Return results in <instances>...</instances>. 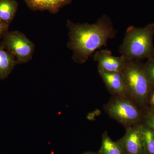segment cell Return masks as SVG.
<instances>
[{"instance_id":"cell-12","label":"cell","mask_w":154,"mask_h":154,"mask_svg":"<svg viewBox=\"0 0 154 154\" xmlns=\"http://www.w3.org/2000/svg\"><path fill=\"white\" fill-rule=\"evenodd\" d=\"M99 152L100 154H125L118 141L112 140L107 131L102 134V144Z\"/></svg>"},{"instance_id":"cell-4","label":"cell","mask_w":154,"mask_h":154,"mask_svg":"<svg viewBox=\"0 0 154 154\" xmlns=\"http://www.w3.org/2000/svg\"><path fill=\"white\" fill-rule=\"evenodd\" d=\"M139 107L129 96H113L104 109L110 118L127 128L140 123L142 116Z\"/></svg>"},{"instance_id":"cell-16","label":"cell","mask_w":154,"mask_h":154,"mask_svg":"<svg viewBox=\"0 0 154 154\" xmlns=\"http://www.w3.org/2000/svg\"><path fill=\"white\" fill-rule=\"evenodd\" d=\"M9 26V25L0 20V38L3 37L4 35L8 31Z\"/></svg>"},{"instance_id":"cell-18","label":"cell","mask_w":154,"mask_h":154,"mask_svg":"<svg viewBox=\"0 0 154 154\" xmlns=\"http://www.w3.org/2000/svg\"><path fill=\"white\" fill-rule=\"evenodd\" d=\"M83 154H100L99 152L95 153L92 152H87Z\"/></svg>"},{"instance_id":"cell-6","label":"cell","mask_w":154,"mask_h":154,"mask_svg":"<svg viewBox=\"0 0 154 154\" xmlns=\"http://www.w3.org/2000/svg\"><path fill=\"white\" fill-rule=\"evenodd\" d=\"M118 141L125 154H146L140 123L127 128L123 137Z\"/></svg>"},{"instance_id":"cell-13","label":"cell","mask_w":154,"mask_h":154,"mask_svg":"<svg viewBox=\"0 0 154 154\" xmlns=\"http://www.w3.org/2000/svg\"><path fill=\"white\" fill-rule=\"evenodd\" d=\"M142 134L146 154H154V131L145 123L142 124Z\"/></svg>"},{"instance_id":"cell-10","label":"cell","mask_w":154,"mask_h":154,"mask_svg":"<svg viewBox=\"0 0 154 154\" xmlns=\"http://www.w3.org/2000/svg\"><path fill=\"white\" fill-rule=\"evenodd\" d=\"M17 65L15 57L0 44V79H6Z\"/></svg>"},{"instance_id":"cell-7","label":"cell","mask_w":154,"mask_h":154,"mask_svg":"<svg viewBox=\"0 0 154 154\" xmlns=\"http://www.w3.org/2000/svg\"><path fill=\"white\" fill-rule=\"evenodd\" d=\"M94 60L98 63L99 73L122 72L127 61L122 55L113 56L111 51L107 49L96 51L94 54Z\"/></svg>"},{"instance_id":"cell-11","label":"cell","mask_w":154,"mask_h":154,"mask_svg":"<svg viewBox=\"0 0 154 154\" xmlns=\"http://www.w3.org/2000/svg\"><path fill=\"white\" fill-rule=\"evenodd\" d=\"M18 8L16 0H0V20L10 25L14 19Z\"/></svg>"},{"instance_id":"cell-5","label":"cell","mask_w":154,"mask_h":154,"mask_svg":"<svg viewBox=\"0 0 154 154\" xmlns=\"http://www.w3.org/2000/svg\"><path fill=\"white\" fill-rule=\"evenodd\" d=\"M3 38L2 45L15 57L17 64L31 60L35 46L25 34L18 31H8Z\"/></svg>"},{"instance_id":"cell-1","label":"cell","mask_w":154,"mask_h":154,"mask_svg":"<svg viewBox=\"0 0 154 154\" xmlns=\"http://www.w3.org/2000/svg\"><path fill=\"white\" fill-rule=\"evenodd\" d=\"M67 26L69 30L68 47L72 52L74 62L81 64L96 51L107 46L108 40L117 33L110 17L106 15L93 24L74 23L68 20Z\"/></svg>"},{"instance_id":"cell-2","label":"cell","mask_w":154,"mask_h":154,"mask_svg":"<svg viewBox=\"0 0 154 154\" xmlns=\"http://www.w3.org/2000/svg\"><path fill=\"white\" fill-rule=\"evenodd\" d=\"M154 23L143 28H127L119 53L127 60H140L154 57Z\"/></svg>"},{"instance_id":"cell-9","label":"cell","mask_w":154,"mask_h":154,"mask_svg":"<svg viewBox=\"0 0 154 154\" xmlns=\"http://www.w3.org/2000/svg\"><path fill=\"white\" fill-rule=\"evenodd\" d=\"M72 0H24L28 8L34 11H48L56 14Z\"/></svg>"},{"instance_id":"cell-14","label":"cell","mask_w":154,"mask_h":154,"mask_svg":"<svg viewBox=\"0 0 154 154\" xmlns=\"http://www.w3.org/2000/svg\"><path fill=\"white\" fill-rule=\"evenodd\" d=\"M144 67L149 82L154 88V57L148 59L144 65Z\"/></svg>"},{"instance_id":"cell-8","label":"cell","mask_w":154,"mask_h":154,"mask_svg":"<svg viewBox=\"0 0 154 154\" xmlns=\"http://www.w3.org/2000/svg\"><path fill=\"white\" fill-rule=\"evenodd\" d=\"M99 74L107 90L113 96H129L122 72H100Z\"/></svg>"},{"instance_id":"cell-15","label":"cell","mask_w":154,"mask_h":154,"mask_svg":"<svg viewBox=\"0 0 154 154\" xmlns=\"http://www.w3.org/2000/svg\"><path fill=\"white\" fill-rule=\"evenodd\" d=\"M145 123L154 131V111L149 109L147 110L144 117Z\"/></svg>"},{"instance_id":"cell-17","label":"cell","mask_w":154,"mask_h":154,"mask_svg":"<svg viewBox=\"0 0 154 154\" xmlns=\"http://www.w3.org/2000/svg\"><path fill=\"white\" fill-rule=\"evenodd\" d=\"M147 102L150 105V109L154 111V90L151 91L149 94Z\"/></svg>"},{"instance_id":"cell-3","label":"cell","mask_w":154,"mask_h":154,"mask_svg":"<svg viewBox=\"0 0 154 154\" xmlns=\"http://www.w3.org/2000/svg\"><path fill=\"white\" fill-rule=\"evenodd\" d=\"M122 72L129 97L139 107H144L153 88L146 74L144 65L140 60H127Z\"/></svg>"}]
</instances>
